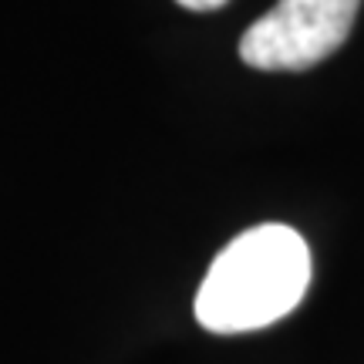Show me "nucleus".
<instances>
[{
	"label": "nucleus",
	"instance_id": "obj_3",
	"mask_svg": "<svg viewBox=\"0 0 364 364\" xmlns=\"http://www.w3.org/2000/svg\"><path fill=\"white\" fill-rule=\"evenodd\" d=\"M179 7H186V11H196V14H206V11H220L226 0H176Z\"/></svg>",
	"mask_w": 364,
	"mask_h": 364
},
{
	"label": "nucleus",
	"instance_id": "obj_2",
	"mask_svg": "<svg viewBox=\"0 0 364 364\" xmlns=\"http://www.w3.org/2000/svg\"><path fill=\"white\" fill-rule=\"evenodd\" d=\"M361 0H277L240 38L257 71H307L348 41Z\"/></svg>",
	"mask_w": 364,
	"mask_h": 364
},
{
	"label": "nucleus",
	"instance_id": "obj_1",
	"mask_svg": "<svg viewBox=\"0 0 364 364\" xmlns=\"http://www.w3.org/2000/svg\"><path fill=\"white\" fill-rule=\"evenodd\" d=\"M311 287V250L297 230L263 223L240 233L209 263L196 321L213 334H247L297 307Z\"/></svg>",
	"mask_w": 364,
	"mask_h": 364
}]
</instances>
